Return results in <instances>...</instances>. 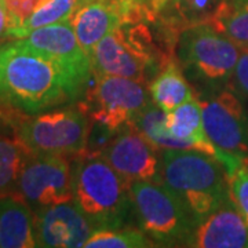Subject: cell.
<instances>
[{
  "instance_id": "obj_5",
  "label": "cell",
  "mask_w": 248,
  "mask_h": 248,
  "mask_svg": "<svg viewBox=\"0 0 248 248\" xmlns=\"http://www.w3.org/2000/svg\"><path fill=\"white\" fill-rule=\"evenodd\" d=\"M241 50L207 22L185 27L178 36L175 60L185 76L207 89L229 87Z\"/></svg>"
},
{
  "instance_id": "obj_26",
  "label": "cell",
  "mask_w": 248,
  "mask_h": 248,
  "mask_svg": "<svg viewBox=\"0 0 248 248\" xmlns=\"http://www.w3.org/2000/svg\"><path fill=\"white\" fill-rule=\"evenodd\" d=\"M229 87L239 95L244 105L248 107V51H241Z\"/></svg>"
},
{
  "instance_id": "obj_17",
  "label": "cell",
  "mask_w": 248,
  "mask_h": 248,
  "mask_svg": "<svg viewBox=\"0 0 248 248\" xmlns=\"http://www.w3.org/2000/svg\"><path fill=\"white\" fill-rule=\"evenodd\" d=\"M0 247H37L35 213L18 193L0 196Z\"/></svg>"
},
{
  "instance_id": "obj_27",
  "label": "cell",
  "mask_w": 248,
  "mask_h": 248,
  "mask_svg": "<svg viewBox=\"0 0 248 248\" xmlns=\"http://www.w3.org/2000/svg\"><path fill=\"white\" fill-rule=\"evenodd\" d=\"M43 0H4L13 27L22 25Z\"/></svg>"
},
{
  "instance_id": "obj_30",
  "label": "cell",
  "mask_w": 248,
  "mask_h": 248,
  "mask_svg": "<svg viewBox=\"0 0 248 248\" xmlns=\"http://www.w3.org/2000/svg\"><path fill=\"white\" fill-rule=\"evenodd\" d=\"M80 3H83V4H84V3H89V1H94V0H79Z\"/></svg>"
},
{
  "instance_id": "obj_14",
  "label": "cell",
  "mask_w": 248,
  "mask_h": 248,
  "mask_svg": "<svg viewBox=\"0 0 248 248\" xmlns=\"http://www.w3.org/2000/svg\"><path fill=\"white\" fill-rule=\"evenodd\" d=\"M37 247H84L95 228L73 202L55 204L35 213Z\"/></svg>"
},
{
  "instance_id": "obj_29",
  "label": "cell",
  "mask_w": 248,
  "mask_h": 248,
  "mask_svg": "<svg viewBox=\"0 0 248 248\" xmlns=\"http://www.w3.org/2000/svg\"><path fill=\"white\" fill-rule=\"evenodd\" d=\"M11 27L13 22L4 4V0H0V45H3V42L9 39V29Z\"/></svg>"
},
{
  "instance_id": "obj_10",
  "label": "cell",
  "mask_w": 248,
  "mask_h": 248,
  "mask_svg": "<svg viewBox=\"0 0 248 248\" xmlns=\"http://www.w3.org/2000/svg\"><path fill=\"white\" fill-rule=\"evenodd\" d=\"M16 193L27 202L33 213L71 202L72 164L68 157L31 153L18 178Z\"/></svg>"
},
{
  "instance_id": "obj_28",
  "label": "cell",
  "mask_w": 248,
  "mask_h": 248,
  "mask_svg": "<svg viewBox=\"0 0 248 248\" xmlns=\"http://www.w3.org/2000/svg\"><path fill=\"white\" fill-rule=\"evenodd\" d=\"M137 1H140L146 11V21L151 24L163 17L166 10L171 9L172 4V0H137Z\"/></svg>"
},
{
  "instance_id": "obj_16",
  "label": "cell",
  "mask_w": 248,
  "mask_h": 248,
  "mask_svg": "<svg viewBox=\"0 0 248 248\" xmlns=\"http://www.w3.org/2000/svg\"><path fill=\"white\" fill-rule=\"evenodd\" d=\"M167 125L170 133L175 138L190 143L195 151L203 152L205 155L219 160L226 169L228 175L234 171L231 160L214 145L205 133L200 101L193 98L167 113Z\"/></svg>"
},
{
  "instance_id": "obj_23",
  "label": "cell",
  "mask_w": 248,
  "mask_h": 248,
  "mask_svg": "<svg viewBox=\"0 0 248 248\" xmlns=\"http://www.w3.org/2000/svg\"><path fill=\"white\" fill-rule=\"evenodd\" d=\"M155 246V241L141 229L123 226L98 228L91 233L84 248H149Z\"/></svg>"
},
{
  "instance_id": "obj_11",
  "label": "cell",
  "mask_w": 248,
  "mask_h": 248,
  "mask_svg": "<svg viewBox=\"0 0 248 248\" xmlns=\"http://www.w3.org/2000/svg\"><path fill=\"white\" fill-rule=\"evenodd\" d=\"M131 185L137 181L164 184L161 149L133 125H127L98 152Z\"/></svg>"
},
{
  "instance_id": "obj_12",
  "label": "cell",
  "mask_w": 248,
  "mask_h": 248,
  "mask_svg": "<svg viewBox=\"0 0 248 248\" xmlns=\"http://www.w3.org/2000/svg\"><path fill=\"white\" fill-rule=\"evenodd\" d=\"M146 21V11L137 0H94L81 4L71 24L83 50L91 55L95 46L127 22Z\"/></svg>"
},
{
  "instance_id": "obj_8",
  "label": "cell",
  "mask_w": 248,
  "mask_h": 248,
  "mask_svg": "<svg viewBox=\"0 0 248 248\" xmlns=\"http://www.w3.org/2000/svg\"><path fill=\"white\" fill-rule=\"evenodd\" d=\"M94 83L86 90L81 109L93 124L117 134L130 125L134 117L151 102L149 87L138 80L94 75Z\"/></svg>"
},
{
  "instance_id": "obj_6",
  "label": "cell",
  "mask_w": 248,
  "mask_h": 248,
  "mask_svg": "<svg viewBox=\"0 0 248 248\" xmlns=\"http://www.w3.org/2000/svg\"><path fill=\"white\" fill-rule=\"evenodd\" d=\"M130 193L138 228L157 247H186L197 223L171 189L137 181L130 185Z\"/></svg>"
},
{
  "instance_id": "obj_19",
  "label": "cell",
  "mask_w": 248,
  "mask_h": 248,
  "mask_svg": "<svg viewBox=\"0 0 248 248\" xmlns=\"http://www.w3.org/2000/svg\"><path fill=\"white\" fill-rule=\"evenodd\" d=\"M205 22L248 51V0H221Z\"/></svg>"
},
{
  "instance_id": "obj_15",
  "label": "cell",
  "mask_w": 248,
  "mask_h": 248,
  "mask_svg": "<svg viewBox=\"0 0 248 248\" xmlns=\"http://www.w3.org/2000/svg\"><path fill=\"white\" fill-rule=\"evenodd\" d=\"M186 247H248V222L232 202L231 196L215 211L196 225Z\"/></svg>"
},
{
  "instance_id": "obj_18",
  "label": "cell",
  "mask_w": 248,
  "mask_h": 248,
  "mask_svg": "<svg viewBox=\"0 0 248 248\" xmlns=\"http://www.w3.org/2000/svg\"><path fill=\"white\" fill-rule=\"evenodd\" d=\"M149 93L152 101L167 113L193 99V90L187 83L185 73L177 60L170 61L152 80Z\"/></svg>"
},
{
  "instance_id": "obj_4",
  "label": "cell",
  "mask_w": 248,
  "mask_h": 248,
  "mask_svg": "<svg viewBox=\"0 0 248 248\" xmlns=\"http://www.w3.org/2000/svg\"><path fill=\"white\" fill-rule=\"evenodd\" d=\"M163 182L185 204L196 223L228 197V172L221 161L192 149H161Z\"/></svg>"
},
{
  "instance_id": "obj_24",
  "label": "cell",
  "mask_w": 248,
  "mask_h": 248,
  "mask_svg": "<svg viewBox=\"0 0 248 248\" xmlns=\"http://www.w3.org/2000/svg\"><path fill=\"white\" fill-rule=\"evenodd\" d=\"M221 0H172L171 10L185 28L197 22H205Z\"/></svg>"
},
{
  "instance_id": "obj_7",
  "label": "cell",
  "mask_w": 248,
  "mask_h": 248,
  "mask_svg": "<svg viewBox=\"0 0 248 248\" xmlns=\"http://www.w3.org/2000/svg\"><path fill=\"white\" fill-rule=\"evenodd\" d=\"M91 125L83 109L62 108L18 122L16 138L33 155L78 157L87 152Z\"/></svg>"
},
{
  "instance_id": "obj_1",
  "label": "cell",
  "mask_w": 248,
  "mask_h": 248,
  "mask_svg": "<svg viewBox=\"0 0 248 248\" xmlns=\"http://www.w3.org/2000/svg\"><path fill=\"white\" fill-rule=\"evenodd\" d=\"M87 87L58 62L19 39L0 45V105L37 115L79 99Z\"/></svg>"
},
{
  "instance_id": "obj_3",
  "label": "cell",
  "mask_w": 248,
  "mask_h": 248,
  "mask_svg": "<svg viewBox=\"0 0 248 248\" xmlns=\"http://www.w3.org/2000/svg\"><path fill=\"white\" fill-rule=\"evenodd\" d=\"M72 202L98 228L127 226L133 211L130 184L98 153H83L72 163Z\"/></svg>"
},
{
  "instance_id": "obj_2",
  "label": "cell",
  "mask_w": 248,
  "mask_h": 248,
  "mask_svg": "<svg viewBox=\"0 0 248 248\" xmlns=\"http://www.w3.org/2000/svg\"><path fill=\"white\" fill-rule=\"evenodd\" d=\"M148 21L127 22L104 37L90 55L94 75L151 81L172 61L175 50L157 43Z\"/></svg>"
},
{
  "instance_id": "obj_13",
  "label": "cell",
  "mask_w": 248,
  "mask_h": 248,
  "mask_svg": "<svg viewBox=\"0 0 248 248\" xmlns=\"http://www.w3.org/2000/svg\"><path fill=\"white\" fill-rule=\"evenodd\" d=\"M19 40L58 62L89 89L91 76H94L93 65L80 46L71 21L39 28Z\"/></svg>"
},
{
  "instance_id": "obj_31",
  "label": "cell",
  "mask_w": 248,
  "mask_h": 248,
  "mask_svg": "<svg viewBox=\"0 0 248 248\" xmlns=\"http://www.w3.org/2000/svg\"><path fill=\"white\" fill-rule=\"evenodd\" d=\"M0 122H1V119H0Z\"/></svg>"
},
{
  "instance_id": "obj_25",
  "label": "cell",
  "mask_w": 248,
  "mask_h": 248,
  "mask_svg": "<svg viewBox=\"0 0 248 248\" xmlns=\"http://www.w3.org/2000/svg\"><path fill=\"white\" fill-rule=\"evenodd\" d=\"M229 196L248 222V159L243 160L232 174L228 175Z\"/></svg>"
},
{
  "instance_id": "obj_22",
  "label": "cell",
  "mask_w": 248,
  "mask_h": 248,
  "mask_svg": "<svg viewBox=\"0 0 248 248\" xmlns=\"http://www.w3.org/2000/svg\"><path fill=\"white\" fill-rule=\"evenodd\" d=\"M29 155L17 138L0 135V196L16 193L18 178Z\"/></svg>"
},
{
  "instance_id": "obj_9",
  "label": "cell",
  "mask_w": 248,
  "mask_h": 248,
  "mask_svg": "<svg viewBox=\"0 0 248 248\" xmlns=\"http://www.w3.org/2000/svg\"><path fill=\"white\" fill-rule=\"evenodd\" d=\"M200 105L208 138L236 170L248 159V112L244 102L233 90L223 87L203 98Z\"/></svg>"
},
{
  "instance_id": "obj_21",
  "label": "cell",
  "mask_w": 248,
  "mask_h": 248,
  "mask_svg": "<svg viewBox=\"0 0 248 248\" xmlns=\"http://www.w3.org/2000/svg\"><path fill=\"white\" fill-rule=\"evenodd\" d=\"M81 4L79 0H43L22 25L10 28L9 39H22L39 28L71 21Z\"/></svg>"
},
{
  "instance_id": "obj_20",
  "label": "cell",
  "mask_w": 248,
  "mask_h": 248,
  "mask_svg": "<svg viewBox=\"0 0 248 248\" xmlns=\"http://www.w3.org/2000/svg\"><path fill=\"white\" fill-rule=\"evenodd\" d=\"M130 125L137 128L149 141L156 145L160 149H192L195 151L190 143L181 141L170 133L167 125V112H164L153 101H151L146 107L142 109L138 115L134 117Z\"/></svg>"
}]
</instances>
